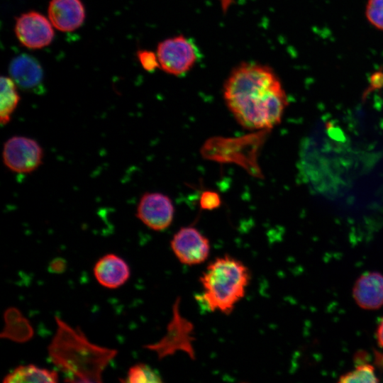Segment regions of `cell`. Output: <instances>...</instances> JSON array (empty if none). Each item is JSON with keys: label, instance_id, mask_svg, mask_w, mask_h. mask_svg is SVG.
<instances>
[{"label": "cell", "instance_id": "cell-2", "mask_svg": "<svg viewBox=\"0 0 383 383\" xmlns=\"http://www.w3.org/2000/svg\"><path fill=\"white\" fill-rule=\"evenodd\" d=\"M55 319L57 330L48 352L65 382H101L103 372L118 351L91 343L79 327H71L58 316Z\"/></svg>", "mask_w": 383, "mask_h": 383}, {"label": "cell", "instance_id": "cell-12", "mask_svg": "<svg viewBox=\"0 0 383 383\" xmlns=\"http://www.w3.org/2000/svg\"><path fill=\"white\" fill-rule=\"evenodd\" d=\"M94 274L98 282L109 289L118 288L130 277L127 262L115 254H106L94 267Z\"/></svg>", "mask_w": 383, "mask_h": 383}, {"label": "cell", "instance_id": "cell-7", "mask_svg": "<svg viewBox=\"0 0 383 383\" xmlns=\"http://www.w3.org/2000/svg\"><path fill=\"white\" fill-rule=\"evenodd\" d=\"M171 249L183 265L193 266L205 262L210 254L209 239L194 226L181 228L170 242Z\"/></svg>", "mask_w": 383, "mask_h": 383}, {"label": "cell", "instance_id": "cell-16", "mask_svg": "<svg viewBox=\"0 0 383 383\" xmlns=\"http://www.w3.org/2000/svg\"><path fill=\"white\" fill-rule=\"evenodd\" d=\"M20 96L14 81L8 77H1V108L0 121L1 125L10 122L11 116L16 110Z\"/></svg>", "mask_w": 383, "mask_h": 383}, {"label": "cell", "instance_id": "cell-3", "mask_svg": "<svg viewBox=\"0 0 383 383\" xmlns=\"http://www.w3.org/2000/svg\"><path fill=\"white\" fill-rule=\"evenodd\" d=\"M250 279V270L240 260L228 255L216 257L199 277L201 299L210 311L228 315L244 298Z\"/></svg>", "mask_w": 383, "mask_h": 383}, {"label": "cell", "instance_id": "cell-18", "mask_svg": "<svg viewBox=\"0 0 383 383\" xmlns=\"http://www.w3.org/2000/svg\"><path fill=\"white\" fill-rule=\"evenodd\" d=\"M379 380L374 372V367L367 363H358L355 368L343 375L338 382H378Z\"/></svg>", "mask_w": 383, "mask_h": 383}, {"label": "cell", "instance_id": "cell-14", "mask_svg": "<svg viewBox=\"0 0 383 383\" xmlns=\"http://www.w3.org/2000/svg\"><path fill=\"white\" fill-rule=\"evenodd\" d=\"M5 326L0 337L17 343H25L33 336V328L28 320L15 308L7 309L4 313Z\"/></svg>", "mask_w": 383, "mask_h": 383}, {"label": "cell", "instance_id": "cell-9", "mask_svg": "<svg viewBox=\"0 0 383 383\" xmlns=\"http://www.w3.org/2000/svg\"><path fill=\"white\" fill-rule=\"evenodd\" d=\"M15 33L25 47L39 49L49 45L54 37L52 25L43 15L30 11L18 18Z\"/></svg>", "mask_w": 383, "mask_h": 383}, {"label": "cell", "instance_id": "cell-11", "mask_svg": "<svg viewBox=\"0 0 383 383\" xmlns=\"http://www.w3.org/2000/svg\"><path fill=\"white\" fill-rule=\"evenodd\" d=\"M353 296L362 309L374 310L382 307L383 274L377 272H370L360 275L353 286Z\"/></svg>", "mask_w": 383, "mask_h": 383}, {"label": "cell", "instance_id": "cell-4", "mask_svg": "<svg viewBox=\"0 0 383 383\" xmlns=\"http://www.w3.org/2000/svg\"><path fill=\"white\" fill-rule=\"evenodd\" d=\"M156 54L162 70L174 76H181L190 71L201 55L193 40L183 35L160 42Z\"/></svg>", "mask_w": 383, "mask_h": 383}, {"label": "cell", "instance_id": "cell-5", "mask_svg": "<svg viewBox=\"0 0 383 383\" xmlns=\"http://www.w3.org/2000/svg\"><path fill=\"white\" fill-rule=\"evenodd\" d=\"M179 298H177L172 308V318L167 325V333L158 342L148 344L145 348L155 353L160 359L172 355L178 351H183L192 359L195 358L193 324L180 315L179 310Z\"/></svg>", "mask_w": 383, "mask_h": 383}, {"label": "cell", "instance_id": "cell-1", "mask_svg": "<svg viewBox=\"0 0 383 383\" xmlns=\"http://www.w3.org/2000/svg\"><path fill=\"white\" fill-rule=\"evenodd\" d=\"M226 104L237 122L248 130L278 125L288 105L287 94L268 66L244 62L235 67L223 85Z\"/></svg>", "mask_w": 383, "mask_h": 383}, {"label": "cell", "instance_id": "cell-22", "mask_svg": "<svg viewBox=\"0 0 383 383\" xmlns=\"http://www.w3.org/2000/svg\"><path fill=\"white\" fill-rule=\"evenodd\" d=\"M67 266V262L64 258L55 257L50 262L48 270L51 273L61 274L66 270Z\"/></svg>", "mask_w": 383, "mask_h": 383}, {"label": "cell", "instance_id": "cell-8", "mask_svg": "<svg viewBox=\"0 0 383 383\" xmlns=\"http://www.w3.org/2000/svg\"><path fill=\"white\" fill-rule=\"evenodd\" d=\"M174 207L171 199L160 192H146L137 206L136 216L147 227L162 231L172 223Z\"/></svg>", "mask_w": 383, "mask_h": 383}, {"label": "cell", "instance_id": "cell-19", "mask_svg": "<svg viewBox=\"0 0 383 383\" xmlns=\"http://www.w3.org/2000/svg\"><path fill=\"white\" fill-rule=\"evenodd\" d=\"M365 16L372 26L383 31V0H368Z\"/></svg>", "mask_w": 383, "mask_h": 383}, {"label": "cell", "instance_id": "cell-13", "mask_svg": "<svg viewBox=\"0 0 383 383\" xmlns=\"http://www.w3.org/2000/svg\"><path fill=\"white\" fill-rule=\"evenodd\" d=\"M9 73L14 82L26 89L37 87L43 77L39 62L27 55H20L11 61Z\"/></svg>", "mask_w": 383, "mask_h": 383}, {"label": "cell", "instance_id": "cell-15", "mask_svg": "<svg viewBox=\"0 0 383 383\" xmlns=\"http://www.w3.org/2000/svg\"><path fill=\"white\" fill-rule=\"evenodd\" d=\"M56 371L38 367L34 365H20L7 374L4 383L43 382L56 383L58 382Z\"/></svg>", "mask_w": 383, "mask_h": 383}, {"label": "cell", "instance_id": "cell-10", "mask_svg": "<svg viewBox=\"0 0 383 383\" xmlns=\"http://www.w3.org/2000/svg\"><path fill=\"white\" fill-rule=\"evenodd\" d=\"M48 17L52 25L60 31H72L79 28L85 17L80 0H51Z\"/></svg>", "mask_w": 383, "mask_h": 383}, {"label": "cell", "instance_id": "cell-20", "mask_svg": "<svg viewBox=\"0 0 383 383\" xmlns=\"http://www.w3.org/2000/svg\"><path fill=\"white\" fill-rule=\"evenodd\" d=\"M220 196L213 191H205L200 198V206L205 210H213L221 205Z\"/></svg>", "mask_w": 383, "mask_h": 383}, {"label": "cell", "instance_id": "cell-17", "mask_svg": "<svg viewBox=\"0 0 383 383\" xmlns=\"http://www.w3.org/2000/svg\"><path fill=\"white\" fill-rule=\"evenodd\" d=\"M130 383H160V375L150 366L145 363H137L131 367L124 380Z\"/></svg>", "mask_w": 383, "mask_h": 383}, {"label": "cell", "instance_id": "cell-23", "mask_svg": "<svg viewBox=\"0 0 383 383\" xmlns=\"http://www.w3.org/2000/svg\"><path fill=\"white\" fill-rule=\"evenodd\" d=\"M376 336L379 345L383 348V318L377 328Z\"/></svg>", "mask_w": 383, "mask_h": 383}, {"label": "cell", "instance_id": "cell-21", "mask_svg": "<svg viewBox=\"0 0 383 383\" xmlns=\"http://www.w3.org/2000/svg\"><path fill=\"white\" fill-rule=\"evenodd\" d=\"M138 57L141 65L147 71H153L160 67L157 54L152 52L143 50L138 52Z\"/></svg>", "mask_w": 383, "mask_h": 383}, {"label": "cell", "instance_id": "cell-6", "mask_svg": "<svg viewBox=\"0 0 383 383\" xmlns=\"http://www.w3.org/2000/svg\"><path fill=\"white\" fill-rule=\"evenodd\" d=\"M43 156L40 145L35 140L26 136H13L5 142L3 147V162L9 170L16 173L35 171L41 165Z\"/></svg>", "mask_w": 383, "mask_h": 383}]
</instances>
